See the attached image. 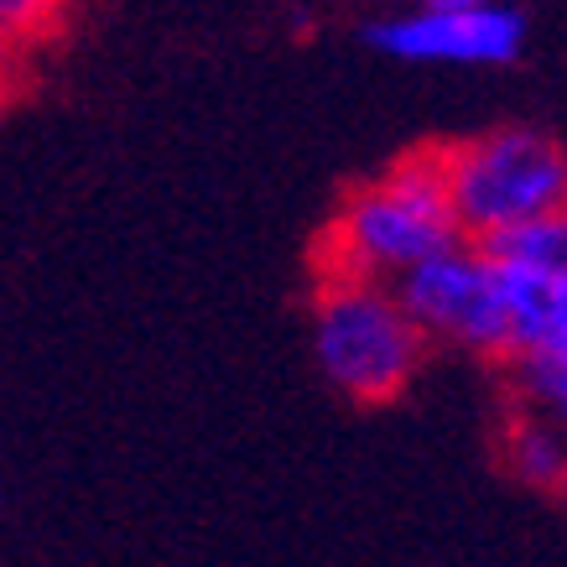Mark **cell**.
I'll return each mask as SVG.
<instances>
[{
    "mask_svg": "<svg viewBox=\"0 0 567 567\" xmlns=\"http://www.w3.org/2000/svg\"><path fill=\"white\" fill-rule=\"evenodd\" d=\"M499 276L511 292V354H551L567 364V281H526L511 271Z\"/></svg>",
    "mask_w": 567,
    "mask_h": 567,
    "instance_id": "6",
    "label": "cell"
},
{
    "mask_svg": "<svg viewBox=\"0 0 567 567\" xmlns=\"http://www.w3.org/2000/svg\"><path fill=\"white\" fill-rule=\"evenodd\" d=\"M312 354L328 385L360 406L395 401L427 364V344L401 312L395 292L360 276H318Z\"/></svg>",
    "mask_w": 567,
    "mask_h": 567,
    "instance_id": "2",
    "label": "cell"
},
{
    "mask_svg": "<svg viewBox=\"0 0 567 567\" xmlns=\"http://www.w3.org/2000/svg\"><path fill=\"white\" fill-rule=\"evenodd\" d=\"M69 17V0H0V52L17 63L27 48H42Z\"/></svg>",
    "mask_w": 567,
    "mask_h": 567,
    "instance_id": "10",
    "label": "cell"
},
{
    "mask_svg": "<svg viewBox=\"0 0 567 567\" xmlns=\"http://www.w3.org/2000/svg\"><path fill=\"white\" fill-rule=\"evenodd\" d=\"M401 312L412 318L427 349H458L468 360L511 354V292L489 250L474 240H453L391 287Z\"/></svg>",
    "mask_w": 567,
    "mask_h": 567,
    "instance_id": "4",
    "label": "cell"
},
{
    "mask_svg": "<svg viewBox=\"0 0 567 567\" xmlns=\"http://www.w3.org/2000/svg\"><path fill=\"white\" fill-rule=\"evenodd\" d=\"M489 260L499 271L526 276V281H567V204L536 214V219L505 229L495 240H484Z\"/></svg>",
    "mask_w": 567,
    "mask_h": 567,
    "instance_id": "7",
    "label": "cell"
},
{
    "mask_svg": "<svg viewBox=\"0 0 567 567\" xmlns=\"http://www.w3.org/2000/svg\"><path fill=\"white\" fill-rule=\"evenodd\" d=\"M453 240L464 235L447 208L443 156L437 146H422L339 198L318 245V276H360L395 287L412 266L447 250Z\"/></svg>",
    "mask_w": 567,
    "mask_h": 567,
    "instance_id": "1",
    "label": "cell"
},
{
    "mask_svg": "<svg viewBox=\"0 0 567 567\" xmlns=\"http://www.w3.org/2000/svg\"><path fill=\"white\" fill-rule=\"evenodd\" d=\"M6 69H11V63H6V52H0V73H6Z\"/></svg>",
    "mask_w": 567,
    "mask_h": 567,
    "instance_id": "11",
    "label": "cell"
},
{
    "mask_svg": "<svg viewBox=\"0 0 567 567\" xmlns=\"http://www.w3.org/2000/svg\"><path fill=\"white\" fill-rule=\"evenodd\" d=\"M499 458L532 489H547V495L567 489V427H557V422L511 412L505 432H499Z\"/></svg>",
    "mask_w": 567,
    "mask_h": 567,
    "instance_id": "8",
    "label": "cell"
},
{
    "mask_svg": "<svg viewBox=\"0 0 567 567\" xmlns=\"http://www.w3.org/2000/svg\"><path fill=\"white\" fill-rule=\"evenodd\" d=\"M505 391H511V412L542 416L567 427V364L551 354H511L505 360Z\"/></svg>",
    "mask_w": 567,
    "mask_h": 567,
    "instance_id": "9",
    "label": "cell"
},
{
    "mask_svg": "<svg viewBox=\"0 0 567 567\" xmlns=\"http://www.w3.org/2000/svg\"><path fill=\"white\" fill-rule=\"evenodd\" d=\"M364 42L395 63H437V69H505L526 52V17L505 0L480 6H412L380 17Z\"/></svg>",
    "mask_w": 567,
    "mask_h": 567,
    "instance_id": "5",
    "label": "cell"
},
{
    "mask_svg": "<svg viewBox=\"0 0 567 567\" xmlns=\"http://www.w3.org/2000/svg\"><path fill=\"white\" fill-rule=\"evenodd\" d=\"M437 156L453 224L474 245L567 204V152L536 125H495L484 136L447 141Z\"/></svg>",
    "mask_w": 567,
    "mask_h": 567,
    "instance_id": "3",
    "label": "cell"
}]
</instances>
